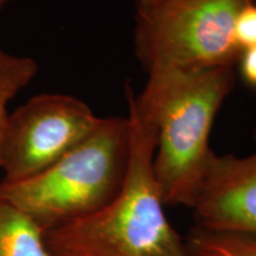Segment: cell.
<instances>
[{"label": "cell", "mask_w": 256, "mask_h": 256, "mask_svg": "<svg viewBox=\"0 0 256 256\" xmlns=\"http://www.w3.org/2000/svg\"><path fill=\"white\" fill-rule=\"evenodd\" d=\"M191 210L194 228L256 236V152L215 153Z\"/></svg>", "instance_id": "6"}, {"label": "cell", "mask_w": 256, "mask_h": 256, "mask_svg": "<svg viewBox=\"0 0 256 256\" xmlns=\"http://www.w3.org/2000/svg\"><path fill=\"white\" fill-rule=\"evenodd\" d=\"M185 240L188 256H256V236L206 232L192 226Z\"/></svg>", "instance_id": "8"}, {"label": "cell", "mask_w": 256, "mask_h": 256, "mask_svg": "<svg viewBox=\"0 0 256 256\" xmlns=\"http://www.w3.org/2000/svg\"><path fill=\"white\" fill-rule=\"evenodd\" d=\"M151 2L152 0H134V4H136V8H140V6L148 4V2Z\"/></svg>", "instance_id": "12"}, {"label": "cell", "mask_w": 256, "mask_h": 256, "mask_svg": "<svg viewBox=\"0 0 256 256\" xmlns=\"http://www.w3.org/2000/svg\"><path fill=\"white\" fill-rule=\"evenodd\" d=\"M127 101L130 151L122 186L101 210L44 234L51 256H188L153 171L156 130Z\"/></svg>", "instance_id": "2"}, {"label": "cell", "mask_w": 256, "mask_h": 256, "mask_svg": "<svg viewBox=\"0 0 256 256\" xmlns=\"http://www.w3.org/2000/svg\"><path fill=\"white\" fill-rule=\"evenodd\" d=\"M10 2H12V0H0V11H2V10Z\"/></svg>", "instance_id": "13"}, {"label": "cell", "mask_w": 256, "mask_h": 256, "mask_svg": "<svg viewBox=\"0 0 256 256\" xmlns=\"http://www.w3.org/2000/svg\"><path fill=\"white\" fill-rule=\"evenodd\" d=\"M238 64L242 81L249 88L256 90V46L241 51Z\"/></svg>", "instance_id": "11"}, {"label": "cell", "mask_w": 256, "mask_h": 256, "mask_svg": "<svg viewBox=\"0 0 256 256\" xmlns=\"http://www.w3.org/2000/svg\"><path fill=\"white\" fill-rule=\"evenodd\" d=\"M234 40L240 51L256 46V2L240 11L234 26Z\"/></svg>", "instance_id": "10"}, {"label": "cell", "mask_w": 256, "mask_h": 256, "mask_svg": "<svg viewBox=\"0 0 256 256\" xmlns=\"http://www.w3.org/2000/svg\"><path fill=\"white\" fill-rule=\"evenodd\" d=\"M0 256H51L43 230L30 217L2 198Z\"/></svg>", "instance_id": "7"}, {"label": "cell", "mask_w": 256, "mask_h": 256, "mask_svg": "<svg viewBox=\"0 0 256 256\" xmlns=\"http://www.w3.org/2000/svg\"><path fill=\"white\" fill-rule=\"evenodd\" d=\"M139 95L127 98L156 130L153 171L165 206L191 209L215 152V118L236 82L234 66L168 70L147 75Z\"/></svg>", "instance_id": "1"}, {"label": "cell", "mask_w": 256, "mask_h": 256, "mask_svg": "<svg viewBox=\"0 0 256 256\" xmlns=\"http://www.w3.org/2000/svg\"><path fill=\"white\" fill-rule=\"evenodd\" d=\"M130 151L128 118H100L81 142L49 168L19 182H0V198L46 234L87 217L119 194Z\"/></svg>", "instance_id": "3"}, {"label": "cell", "mask_w": 256, "mask_h": 256, "mask_svg": "<svg viewBox=\"0 0 256 256\" xmlns=\"http://www.w3.org/2000/svg\"><path fill=\"white\" fill-rule=\"evenodd\" d=\"M98 121L90 107L74 96H34L6 119L0 144L2 180L40 174L81 142Z\"/></svg>", "instance_id": "5"}, {"label": "cell", "mask_w": 256, "mask_h": 256, "mask_svg": "<svg viewBox=\"0 0 256 256\" xmlns=\"http://www.w3.org/2000/svg\"><path fill=\"white\" fill-rule=\"evenodd\" d=\"M37 69L38 66L34 60L12 55L0 48V144L8 115L10 101L30 83Z\"/></svg>", "instance_id": "9"}, {"label": "cell", "mask_w": 256, "mask_h": 256, "mask_svg": "<svg viewBox=\"0 0 256 256\" xmlns=\"http://www.w3.org/2000/svg\"><path fill=\"white\" fill-rule=\"evenodd\" d=\"M256 0H152L136 8V56L147 75L234 66L240 11Z\"/></svg>", "instance_id": "4"}]
</instances>
